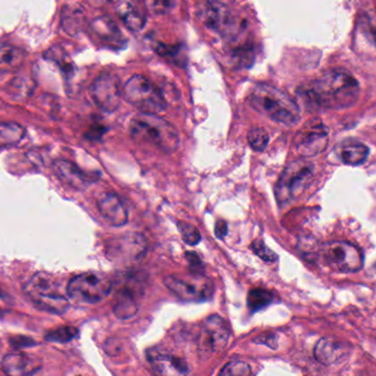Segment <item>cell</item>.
<instances>
[{"mask_svg": "<svg viewBox=\"0 0 376 376\" xmlns=\"http://www.w3.org/2000/svg\"><path fill=\"white\" fill-rule=\"evenodd\" d=\"M301 101L316 109H343L356 104L360 95L358 81L344 70L323 73L299 88Z\"/></svg>", "mask_w": 376, "mask_h": 376, "instance_id": "1", "label": "cell"}, {"mask_svg": "<svg viewBox=\"0 0 376 376\" xmlns=\"http://www.w3.org/2000/svg\"><path fill=\"white\" fill-rule=\"evenodd\" d=\"M249 103L257 112L274 122L293 126L300 120L298 104L288 94L270 84H258L249 94Z\"/></svg>", "mask_w": 376, "mask_h": 376, "instance_id": "2", "label": "cell"}, {"mask_svg": "<svg viewBox=\"0 0 376 376\" xmlns=\"http://www.w3.org/2000/svg\"><path fill=\"white\" fill-rule=\"evenodd\" d=\"M130 134L140 143L155 146L166 153H172L179 147V135L170 123L157 114L140 113L130 123Z\"/></svg>", "mask_w": 376, "mask_h": 376, "instance_id": "3", "label": "cell"}, {"mask_svg": "<svg viewBox=\"0 0 376 376\" xmlns=\"http://www.w3.org/2000/svg\"><path fill=\"white\" fill-rule=\"evenodd\" d=\"M25 293L36 308L50 314H63L70 308L68 297L60 286L46 272H38L25 285Z\"/></svg>", "mask_w": 376, "mask_h": 376, "instance_id": "4", "label": "cell"}, {"mask_svg": "<svg viewBox=\"0 0 376 376\" xmlns=\"http://www.w3.org/2000/svg\"><path fill=\"white\" fill-rule=\"evenodd\" d=\"M314 179V166L310 161H293L280 174L276 186V197L279 204L297 200L304 195Z\"/></svg>", "mask_w": 376, "mask_h": 376, "instance_id": "5", "label": "cell"}, {"mask_svg": "<svg viewBox=\"0 0 376 376\" xmlns=\"http://www.w3.org/2000/svg\"><path fill=\"white\" fill-rule=\"evenodd\" d=\"M126 101L141 113L158 114L166 109V99L160 90L144 76H132L124 86Z\"/></svg>", "mask_w": 376, "mask_h": 376, "instance_id": "6", "label": "cell"}, {"mask_svg": "<svg viewBox=\"0 0 376 376\" xmlns=\"http://www.w3.org/2000/svg\"><path fill=\"white\" fill-rule=\"evenodd\" d=\"M113 283L106 276L97 272H83L69 281L67 293L78 304L94 305L106 298Z\"/></svg>", "mask_w": 376, "mask_h": 376, "instance_id": "7", "label": "cell"}, {"mask_svg": "<svg viewBox=\"0 0 376 376\" xmlns=\"http://www.w3.org/2000/svg\"><path fill=\"white\" fill-rule=\"evenodd\" d=\"M318 257L331 270L356 272L363 267L362 251L348 242H331L318 249Z\"/></svg>", "mask_w": 376, "mask_h": 376, "instance_id": "8", "label": "cell"}, {"mask_svg": "<svg viewBox=\"0 0 376 376\" xmlns=\"http://www.w3.org/2000/svg\"><path fill=\"white\" fill-rule=\"evenodd\" d=\"M184 278L168 276L164 283L169 291L174 293L178 298L189 302H202L209 300L214 293L212 281L203 275H195Z\"/></svg>", "mask_w": 376, "mask_h": 376, "instance_id": "9", "label": "cell"}, {"mask_svg": "<svg viewBox=\"0 0 376 376\" xmlns=\"http://www.w3.org/2000/svg\"><path fill=\"white\" fill-rule=\"evenodd\" d=\"M230 328L228 322L218 314H212L203 322L199 335V352L203 358H208L214 353L225 349L230 339Z\"/></svg>", "mask_w": 376, "mask_h": 376, "instance_id": "10", "label": "cell"}, {"mask_svg": "<svg viewBox=\"0 0 376 376\" xmlns=\"http://www.w3.org/2000/svg\"><path fill=\"white\" fill-rule=\"evenodd\" d=\"M329 130L320 120H309L299 130L295 139L297 153L302 157H314L327 148Z\"/></svg>", "mask_w": 376, "mask_h": 376, "instance_id": "11", "label": "cell"}, {"mask_svg": "<svg viewBox=\"0 0 376 376\" xmlns=\"http://www.w3.org/2000/svg\"><path fill=\"white\" fill-rule=\"evenodd\" d=\"M90 94L95 105L105 113L115 112L122 101L120 81L111 73H104L95 78L90 88Z\"/></svg>", "mask_w": 376, "mask_h": 376, "instance_id": "12", "label": "cell"}, {"mask_svg": "<svg viewBox=\"0 0 376 376\" xmlns=\"http://www.w3.org/2000/svg\"><path fill=\"white\" fill-rule=\"evenodd\" d=\"M147 251L145 237L140 234H124L116 237L109 244V255L117 260H140Z\"/></svg>", "mask_w": 376, "mask_h": 376, "instance_id": "13", "label": "cell"}, {"mask_svg": "<svg viewBox=\"0 0 376 376\" xmlns=\"http://www.w3.org/2000/svg\"><path fill=\"white\" fill-rule=\"evenodd\" d=\"M200 19L208 28L220 34H228L233 29L234 21L225 6L216 0H207L201 6Z\"/></svg>", "mask_w": 376, "mask_h": 376, "instance_id": "14", "label": "cell"}, {"mask_svg": "<svg viewBox=\"0 0 376 376\" xmlns=\"http://www.w3.org/2000/svg\"><path fill=\"white\" fill-rule=\"evenodd\" d=\"M42 362L36 356L26 353H9L1 361V368L7 375L26 376L39 372Z\"/></svg>", "mask_w": 376, "mask_h": 376, "instance_id": "15", "label": "cell"}, {"mask_svg": "<svg viewBox=\"0 0 376 376\" xmlns=\"http://www.w3.org/2000/svg\"><path fill=\"white\" fill-rule=\"evenodd\" d=\"M99 214L109 225L123 226L128 222L127 209L115 193H105L97 201Z\"/></svg>", "mask_w": 376, "mask_h": 376, "instance_id": "16", "label": "cell"}, {"mask_svg": "<svg viewBox=\"0 0 376 376\" xmlns=\"http://www.w3.org/2000/svg\"><path fill=\"white\" fill-rule=\"evenodd\" d=\"M147 360L156 373L164 375H174V374H187L189 372L186 361L176 358L169 353L161 352L157 349H151L147 351Z\"/></svg>", "mask_w": 376, "mask_h": 376, "instance_id": "17", "label": "cell"}, {"mask_svg": "<svg viewBox=\"0 0 376 376\" xmlns=\"http://www.w3.org/2000/svg\"><path fill=\"white\" fill-rule=\"evenodd\" d=\"M349 345L333 337H323L314 347V358L323 365H333L349 354Z\"/></svg>", "mask_w": 376, "mask_h": 376, "instance_id": "18", "label": "cell"}, {"mask_svg": "<svg viewBox=\"0 0 376 376\" xmlns=\"http://www.w3.org/2000/svg\"><path fill=\"white\" fill-rule=\"evenodd\" d=\"M90 29L99 41L107 44L109 47L120 48L125 44L122 32L113 19L109 17L102 16L92 21Z\"/></svg>", "mask_w": 376, "mask_h": 376, "instance_id": "19", "label": "cell"}, {"mask_svg": "<svg viewBox=\"0 0 376 376\" xmlns=\"http://www.w3.org/2000/svg\"><path fill=\"white\" fill-rule=\"evenodd\" d=\"M55 174L65 183L76 190H84L92 183V176L81 170L76 165L71 161L57 160L53 165Z\"/></svg>", "mask_w": 376, "mask_h": 376, "instance_id": "20", "label": "cell"}, {"mask_svg": "<svg viewBox=\"0 0 376 376\" xmlns=\"http://www.w3.org/2000/svg\"><path fill=\"white\" fill-rule=\"evenodd\" d=\"M26 60V53L18 46L0 40V72L18 70Z\"/></svg>", "mask_w": 376, "mask_h": 376, "instance_id": "21", "label": "cell"}, {"mask_svg": "<svg viewBox=\"0 0 376 376\" xmlns=\"http://www.w3.org/2000/svg\"><path fill=\"white\" fill-rule=\"evenodd\" d=\"M135 291L136 289L130 285H125L120 289L114 305V314L118 319H130L137 314L138 304Z\"/></svg>", "mask_w": 376, "mask_h": 376, "instance_id": "22", "label": "cell"}, {"mask_svg": "<svg viewBox=\"0 0 376 376\" xmlns=\"http://www.w3.org/2000/svg\"><path fill=\"white\" fill-rule=\"evenodd\" d=\"M337 153L343 164L348 166H360L365 162L368 156V146L356 140H347L337 147Z\"/></svg>", "mask_w": 376, "mask_h": 376, "instance_id": "23", "label": "cell"}, {"mask_svg": "<svg viewBox=\"0 0 376 376\" xmlns=\"http://www.w3.org/2000/svg\"><path fill=\"white\" fill-rule=\"evenodd\" d=\"M118 16L125 26L132 32H139L146 24V15L136 4L132 1H123L117 8Z\"/></svg>", "mask_w": 376, "mask_h": 376, "instance_id": "24", "label": "cell"}, {"mask_svg": "<svg viewBox=\"0 0 376 376\" xmlns=\"http://www.w3.org/2000/svg\"><path fill=\"white\" fill-rule=\"evenodd\" d=\"M26 130L20 124L0 122V147L16 145L24 139Z\"/></svg>", "mask_w": 376, "mask_h": 376, "instance_id": "25", "label": "cell"}, {"mask_svg": "<svg viewBox=\"0 0 376 376\" xmlns=\"http://www.w3.org/2000/svg\"><path fill=\"white\" fill-rule=\"evenodd\" d=\"M44 59L55 63L64 72L65 78H71L74 74L76 67L73 64V61L71 60L68 53H65L62 48L57 47V46L50 48L47 53H44Z\"/></svg>", "mask_w": 376, "mask_h": 376, "instance_id": "26", "label": "cell"}, {"mask_svg": "<svg viewBox=\"0 0 376 376\" xmlns=\"http://www.w3.org/2000/svg\"><path fill=\"white\" fill-rule=\"evenodd\" d=\"M272 298H274L272 293L266 289H252L247 296V306L251 312H256L267 307L272 302Z\"/></svg>", "mask_w": 376, "mask_h": 376, "instance_id": "27", "label": "cell"}, {"mask_svg": "<svg viewBox=\"0 0 376 376\" xmlns=\"http://www.w3.org/2000/svg\"><path fill=\"white\" fill-rule=\"evenodd\" d=\"M83 11L76 9L74 7H69L64 9V16L62 19V25L65 32L70 34L80 32V28L83 25Z\"/></svg>", "mask_w": 376, "mask_h": 376, "instance_id": "28", "label": "cell"}, {"mask_svg": "<svg viewBox=\"0 0 376 376\" xmlns=\"http://www.w3.org/2000/svg\"><path fill=\"white\" fill-rule=\"evenodd\" d=\"M78 335V330L72 326H64L51 330L46 335V340L49 342L68 343L74 340Z\"/></svg>", "mask_w": 376, "mask_h": 376, "instance_id": "29", "label": "cell"}, {"mask_svg": "<svg viewBox=\"0 0 376 376\" xmlns=\"http://www.w3.org/2000/svg\"><path fill=\"white\" fill-rule=\"evenodd\" d=\"M247 140L253 151H263L267 147L270 136L263 128H253L249 132Z\"/></svg>", "mask_w": 376, "mask_h": 376, "instance_id": "30", "label": "cell"}, {"mask_svg": "<svg viewBox=\"0 0 376 376\" xmlns=\"http://www.w3.org/2000/svg\"><path fill=\"white\" fill-rule=\"evenodd\" d=\"M176 228H178V231L181 234L182 239H183L186 244L195 246L201 241L200 232L197 231V228L195 226L191 225L187 222H183V221H179L176 223Z\"/></svg>", "mask_w": 376, "mask_h": 376, "instance_id": "31", "label": "cell"}, {"mask_svg": "<svg viewBox=\"0 0 376 376\" xmlns=\"http://www.w3.org/2000/svg\"><path fill=\"white\" fill-rule=\"evenodd\" d=\"M220 374L226 376H247L252 374V368L243 361H232L222 368Z\"/></svg>", "mask_w": 376, "mask_h": 376, "instance_id": "32", "label": "cell"}, {"mask_svg": "<svg viewBox=\"0 0 376 376\" xmlns=\"http://www.w3.org/2000/svg\"><path fill=\"white\" fill-rule=\"evenodd\" d=\"M251 249L254 251L255 254L257 256L262 258L263 260L267 263L276 262L278 260V255L276 253L272 252V249H268L265 245L264 242L260 239H255L251 245Z\"/></svg>", "mask_w": 376, "mask_h": 376, "instance_id": "33", "label": "cell"}, {"mask_svg": "<svg viewBox=\"0 0 376 376\" xmlns=\"http://www.w3.org/2000/svg\"><path fill=\"white\" fill-rule=\"evenodd\" d=\"M186 258H187L188 264H189L190 272L195 275H203V270H204V266H203L202 260H201L200 256L195 252H187L186 253Z\"/></svg>", "mask_w": 376, "mask_h": 376, "instance_id": "34", "label": "cell"}, {"mask_svg": "<svg viewBox=\"0 0 376 376\" xmlns=\"http://www.w3.org/2000/svg\"><path fill=\"white\" fill-rule=\"evenodd\" d=\"M11 343L13 344V348L16 349L27 348V347H32V345L36 344V342L32 339L26 337H13Z\"/></svg>", "mask_w": 376, "mask_h": 376, "instance_id": "35", "label": "cell"}, {"mask_svg": "<svg viewBox=\"0 0 376 376\" xmlns=\"http://www.w3.org/2000/svg\"><path fill=\"white\" fill-rule=\"evenodd\" d=\"M216 237L218 239H223L226 234H228V224H226L225 221L220 220L216 222Z\"/></svg>", "mask_w": 376, "mask_h": 376, "instance_id": "36", "label": "cell"}, {"mask_svg": "<svg viewBox=\"0 0 376 376\" xmlns=\"http://www.w3.org/2000/svg\"><path fill=\"white\" fill-rule=\"evenodd\" d=\"M256 340L260 341H255V342L263 343V344H266L267 345V347H270V348H277V343H276L275 335H270L267 337H265L264 335H263V337L262 335H260V337H257Z\"/></svg>", "mask_w": 376, "mask_h": 376, "instance_id": "37", "label": "cell"}, {"mask_svg": "<svg viewBox=\"0 0 376 376\" xmlns=\"http://www.w3.org/2000/svg\"><path fill=\"white\" fill-rule=\"evenodd\" d=\"M88 1L90 5L93 6L95 8H99V7H103L106 4L112 3L113 0H88Z\"/></svg>", "mask_w": 376, "mask_h": 376, "instance_id": "38", "label": "cell"}]
</instances>
